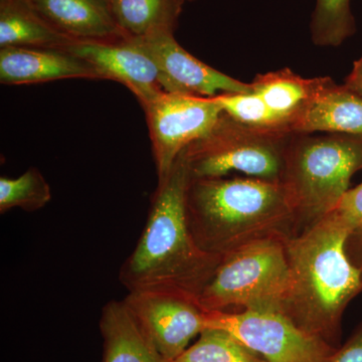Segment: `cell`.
<instances>
[{"label":"cell","mask_w":362,"mask_h":362,"mask_svg":"<svg viewBox=\"0 0 362 362\" xmlns=\"http://www.w3.org/2000/svg\"><path fill=\"white\" fill-rule=\"evenodd\" d=\"M361 168L362 136H293L281 182L294 209L298 233L333 211Z\"/></svg>","instance_id":"4"},{"label":"cell","mask_w":362,"mask_h":362,"mask_svg":"<svg viewBox=\"0 0 362 362\" xmlns=\"http://www.w3.org/2000/svg\"><path fill=\"white\" fill-rule=\"evenodd\" d=\"M206 327L232 333L266 362H328L337 350L280 311L213 312L206 314Z\"/></svg>","instance_id":"7"},{"label":"cell","mask_w":362,"mask_h":362,"mask_svg":"<svg viewBox=\"0 0 362 362\" xmlns=\"http://www.w3.org/2000/svg\"><path fill=\"white\" fill-rule=\"evenodd\" d=\"M350 233L330 213L285 240L290 278L281 312L335 349L344 312L362 293L361 271L345 250Z\"/></svg>","instance_id":"2"},{"label":"cell","mask_w":362,"mask_h":362,"mask_svg":"<svg viewBox=\"0 0 362 362\" xmlns=\"http://www.w3.org/2000/svg\"><path fill=\"white\" fill-rule=\"evenodd\" d=\"M105 1H107V2H108V0H105Z\"/></svg>","instance_id":"28"},{"label":"cell","mask_w":362,"mask_h":362,"mask_svg":"<svg viewBox=\"0 0 362 362\" xmlns=\"http://www.w3.org/2000/svg\"><path fill=\"white\" fill-rule=\"evenodd\" d=\"M294 133L259 129L238 122L223 112L209 134L181 152L190 178L247 177L281 181L286 153Z\"/></svg>","instance_id":"6"},{"label":"cell","mask_w":362,"mask_h":362,"mask_svg":"<svg viewBox=\"0 0 362 362\" xmlns=\"http://www.w3.org/2000/svg\"><path fill=\"white\" fill-rule=\"evenodd\" d=\"M70 78L102 80L96 69L64 49L0 47L1 84H40Z\"/></svg>","instance_id":"12"},{"label":"cell","mask_w":362,"mask_h":362,"mask_svg":"<svg viewBox=\"0 0 362 362\" xmlns=\"http://www.w3.org/2000/svg\"><path fill=\"white\" fill-rule=\"evenodd\" d=\"M189 180L182 154L158 177L141 237L119 273L128 292L159 290L199 300L220 265L223 257L202 250L188 228L185 201Z\"/></svg>","instance_id":"1"},{"label":"cell","mask_w":362,"mask_h":362,"mask_svg":"<svg viewBox=\"0 0 362 362\" xmlns=\"http://www.w3.org/2000/svg\"><path fill=\"white\" fill-rule=\"evenodd\" d=\"M138 39L158 66L165 92L213 98L252 90L251 83L240 82L194 58L176 42L173 32L154 33Z\"/></svg>","instance_id":"11"},{"label":"cell","mask_w":362,"mask_h":362,"mask_svg":"<svg viewBox=\"0 0 362 362\" xmlns=\"http://www.w3.org/2000/svg\"><path fill=\"white\" fill-rule=\"evenodd\" d=\"M99 325L104 341L102 362H170L145 337L123 300L105 305Z\"/></svg>","instance_id":"15"},{"label":"cell","mask_w":362,"mask_h":362,"mask_svg":"<svg viewBox=\"0 0 362 362\" xmlns=\"http://www.w3.org/2000/svg\"><path fill=\"white\" fill-rule=\"evenodd\" d=\"M344 85L362 97V54L361 58L354 62L349 75L345 78Z\"/></svg>","instance_id":"26"},{"label":"cell","mask_w":362,"mask_h":362,"mask_svg":"<svg viewBox=\"0 0 362 362\" xmlns=\"http://www.w3.org/2000/svg\"><path fill=\"white\" fill-rule=\"evenodd\" d=\"M52 190L39 169L32 168L16 178L0 177V214L11 209L35 211L51 202Z\"/></svg>","instance_id":"21"},{"label":"cell","mask_w":362,"mask_h":362,"mask_svg":"<svg viewBox=\"0 0 362 362\" xmlns=\"http://www.w3.org/2000/svg\"><path fill=\"white\" fill-rule=\"evenodd\" d=\"M64 49L89 63L102 80L116 81L125 86L141 106L165 92L158 66L138 37L74 40Z\"/></svg>","instance_id":"10"},{"label":"cell","mask_w":362,"mask_h":362,"mask_svg":"<svg viewBox=\"0 0 362 362\" xmlns=\"http://www.w3.org/2000/svg\"><path fill=\"white\" fill-rule=\"evenodd\" d=\"M35 11L59 33L75 40L127 37L105 0H30Z\"/></svg>","instance_id":"14"},{"label":"cell","mask_w":362,"mask_h":362,"mask_svg":"<svg viewBox=\"0 0 362 362\" xmlns=\"http://www.w3.org/2000/svg\"><path fill=\"white\" fill-rule=\"evenodd\" d=\"M216 99L223 111L238 122L259 129L291 132L289 122L269 108L264 100L252 90L247 93H223L216 96Z\"/></svg>","instance_id":"22"},{"label":"cell","mask_w":362,"mask_h":362,"mask_svg":"<svg viewBox=\"0 0 362 362\" xmlns=\"http://www.w3.org/2000/svg\"><path fill=\"white\" fill-rule=\"evenodd\" d=\"M286 240H257L225 255L199 297L202 308L206 313L230 307L281 312L290 278Z\"/></svg>","instance_id":"5"},{"label":"cell","mask_w":362,"mask_h":362,"mask_svg":"<svg viewBox=\"0 0 362 362\" xmlns=\"http://www.w3.org/2000/svg\"><path fill=\"white\" fill-rule=\"evenodd\" d=\"M199 337L173 362H266L228 331L206 327Z\"/></svg>","instance_id":"19"},{"label":"cell","mask_w":362,"mask_h":362,"mask_svg":"<svg viewBox=\"0 0 362 362\" xmlns=\"http://www.w3.org/2000/svg\"><path fill=\"white\" fill-rule=\"evenodd\" d=\"M290 129L294 134L362 136V97L325 77L315 94L293 117Z\"/></svg>","instance_id":"13"},{"label":"cell","mask_w":362,"mask_h":362,"mask_svg":"<svg viewBox=\"0 0 362 362\" xmlns=\"http://www.w3.org/2000/svg\"><path fill=\"white\" fill-rule=\"evenodd\" d=\"M185 211L195 243L216 256L257 240H286L298 233L296 216L281 181L190 178Z\"/></svg>","instance_id":"3"},{"label":"cell","mask_w":362,"mask_h":362,"mask_svg":"<svg viewBox=\"0 0 362 362\" xmlns=\"http://www.w3.org/2000/svg\"><path fill=\"white\" fill-rule=\"evenodd\" d=\"M187 0H108L109 8L127 37L175 33Z\"/></svg>","instance_id":"17"},{"label":"cell","mask_w":362,"mask_h":362,"mask_svg":"<svg viewBox=\"0 0 362 362\" xmlns=\"http://www.w3.org/2000/svg\"><path fill=\"white\" fill-rule=\"evenodd\" d=\"M124 303L157 351L173 362L206 329L199 300L170 291L128 292Z\"/></svg>","instance_id":"9"},{"label":"cell","mask_w":362,"mask_h":362,"mask_svg":"<svg viewBox=\"0 0 362 362\" xmlns=\"http://www.w3.org/2000/svg\"><path fill=\"white\" fill-rule=\"evenodd\" d=\"M142 108L158 177L170 170L183 150L211 132L223 112L216 97L169 92H162Z\"/></svg>","instance_id":"8"},{"label":"cell","mask_w":362,"mask_h":362,"mask_svg":"<svg viewBox=\"0 0 362 362\" xmlns=\"http://www.w3.org/2000/svg\"><path fill=\"white\" fill-rule=\"evenodd\" d=\"M324 78H303L285 68L261 74L251 84L252 90L264 100L269 108L286 119L290 125L293 117L322 85Z\"/></svg>","instance_id":"18"},{"label":"cell","mask_w":362,"mask_h":362,"mask_svg":"<svg viewBox=\"0 0 362 362\" xmlns=\"http://www.w3.org/2000/svg\"><path fill=\"white\" fill-rule=\"evenodd\" d=\"M331 214L337 216L344 225L349 226L351 232L361 226L362 182L356 187L349 188Z\"/></svg>","instance_id":"23"},{"label":"cell","mask_w":362,"mask_h":362,"mask_svg":"<svg viewBox=\"0 0 362 362\" xmlns=\"http://www.w3.org/2000/svg\"><path fill=\"white\" fill-rule=\"evenodd\" d=\"M328 362H362V322L344 345L335 350Z\"/></svg>","instance_id":"24"},{"label":"cell","mask_w":362,"mask_h":362,"mask_svg":"<svg viewBox=\"0 0 362 362\" xmlns=\"http://www.w3.org/2000/svg\"><path fill=\"white\" fill-rule=\"evenodd\" d=\"M187 1H194V0H187Z\"/></svg>","instance_id":"27"},{"label":"cell","mask_w":362,"mask_h":362,"mask_svg":"<svg viewBox=\"0 0 362 362\" xmlns=\"http://www.w3.org/2000/svg\"><path fill=\"white\" fill-rule=\"evenodd\" d=\"M74 40L45 21L30 0H0V47L65 49Z\"/></svg>","instance_id":"16"},{"label":"cell","mask_w":362,"mask_h":362,"mask_svg":"<svg viewBox=\"0 0 362 362\" xmlns=\"http://www.w3.org/2000/svg\"><path fill=\"white\" fill-rule=\"evenodd\" d=\"M345 250L350 261L361 271L362 277V225L349 233Z\"/></svg>","instance_id":"25"},{"label":"cell","mask_w":362,"mask_h":362,"mask_svg":"<svg viewBox=\"0 0 362 362\" xmlns=\"http://www.w3.org/2000/svg\"><path fill=\"white\" fill-rule=\"evenodd\" d=\"M311 39L318 47H338L356 32L350 0H316Z\"/></svg>","instance_id":"20"}]
</instances>
